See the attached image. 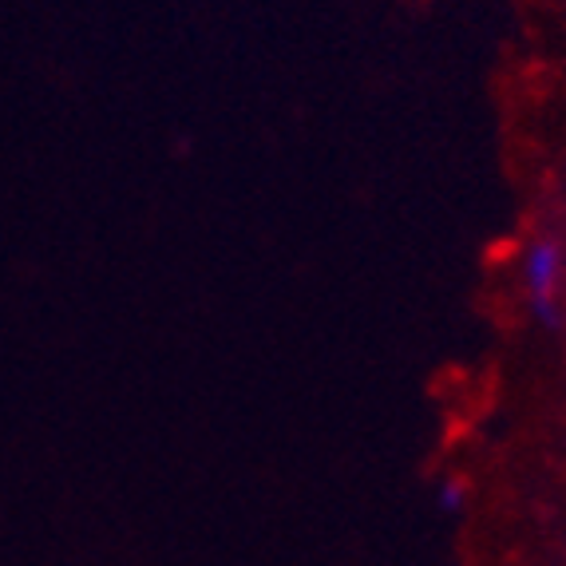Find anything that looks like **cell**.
Instances as JSON below:
<instances>
[{"mask_svg": "<svg viewBox=\"0 0 566 566\" xmlns=\"http://www.w3.org/2000/svg\"><path fill=\"white\" fill-rule=\"evenodd\" d=\"M563 265L566 250L555 234L531 238L520 258L523 297H527L531 313H535V322L543 329H558L563 325Z\"/></svg>", "mask_w": 566, "mask_h": 566, "instance_id": "cell-1", "label": "cell"}, {"mask_svg": "<svg viewBox=\"0 0 566 566\" xmlns=\"http://www.w3.org/2000/svg\"><path fill=\"white\" fill-rule=\"evenodd\" d=\"M472 503V483L463 480V475H444V480L436 483V507L444 511V515H463Z\"/></svg>", "mask_w": 566, "mask_h": 566, "instance_id": "cell-2", "label": "cell"}]
</instances>
